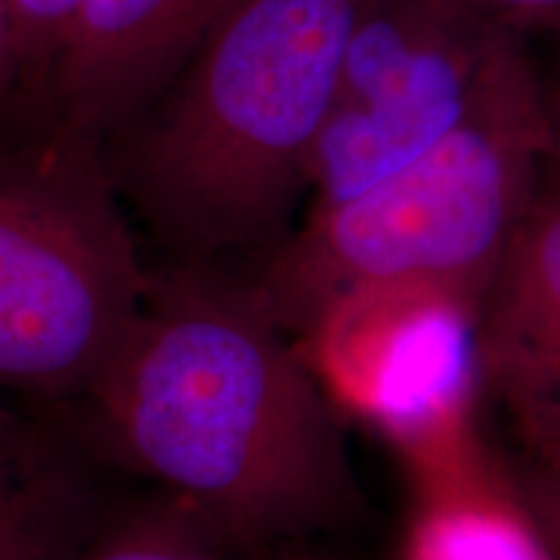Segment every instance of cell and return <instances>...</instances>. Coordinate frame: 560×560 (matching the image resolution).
I'll return each instance as SVG.
<instances>
[{"mask_svg":"<svg viewBox=\"0 0 560 560\" xmlns=\"http://www.w3.org/2000/svg\"><path fill=\"white\" fill-rule=\"evenodd\" d=\"M444 3L516 37L529 30L560 26V0H444Z\"/></svg>","mask_w":560,"mask_h":560,"instance_id":"cell-13","label":"cell"},{"mask_svg":"<svg viewBox=\"0 0 560 560\" xmlns=\"http://www.w3.org/2000/svg\"><path fill=\"white\" fill-rule=\"evenodd\" d=\"M19 91V50L11 0H0V120L13 115Z\"/></svg>","mask_w":560,"mask_h":560,"instance_id":"cell-15","label":"cell"},{"mask_svg":"<svg viewBox=\"0 0 560 560\" xmlns=\"http://www.w3.org/2000/svg\"><path fill=\"white\" fill-rule=\"evenodd\" d=\"M149 285L104 143L58 125L0 143V397H81Z\"/></svg>","mask_w":560,"mask_h":560,"instance_id":"cell-4","label":"cell"},{"mask_svg":"<svg viewBox=\"0 0 560 560\" xmlns=\"http://www.w3.org/2000/svg\"><path fill=\"white\" fill-rule=\"evenodd\" d=\"M475 319L457 293L397 280L342 293L299 338L335 410L397 454L416 495L501 470L478 425Z\"/></svg>","mask_w":560,"mask_h":560,"instance_id":"cell-5","label":"cell"},{"mask_svg":"<svg viewBox=\"0 0 560 560\" xmlns=\"http://www.w3.org/2000/svg\"><path fill=\"white\" fill-rule=\"evenodd\" d=\"M242 0H81L55 62L45 125L100 138L136 120Z\"/></svg>","mask_w":560,"mask_h":560,"instance_id":"cell-8","label":"cell"},{"mask_svg":"<svg viewBox=\"0 0 560 560\" xmlns=\"http://www.w3.org/2000/svg\"><path fill=\"white\" fill-rule=\"evenodd\" d=\"M509 37L444 0H361L314 145L310 210L353 198L450 136Z\"/></svg>","mask_w":560,"mask_h":560,"instance_id":"cell-6","label":"cell"},{"mask_svg":"<svg viewBox=\"0 0 560 560\" xmlns=\"http://www.w3.org/2000/svg\"><path fill=\"white\" fill-rule=\"evenodd\" d=\"M79 5L81 0H11L19 50V91L11 117L24 125L21 132L45 122L55 62Z\"/></svg>","mask_w":560,"mask_h":560,"instance_id":"cell-12","label":"cell"},{"mask_svg":"<svg viewBox=\"0 0 560 560\" xmlns=\"http://www.w3.org/2000/svg\"><path fill=\"white\" fill-rule=\"evenodd\" d=\"M516 486H520L522 499L529 506L532 516H535L552 556L560 560V486L529 478V475H522Z\"/></svg>","mask_w":560,"mask_h":560,"instance_id":"cell-14","label":"cell"},{"mask_svg":"<svg viewBox=\"0 0 560 560\" xmlns=\"http://www.w3.org/2000/svg\"><path fill=\"white\" fill-rule=\"evenodd\" d=\"M480 397L524 475L560 486V161L550 159L475 319Z\"/></svg>","mask_w":560,"mask_h":560,"instance_id":"cell-7","label":"cell"},{"mask_svg":"<svg viewBox=\"0 0 560 560\" xmlns=\"http://www.w3.org/2000/svg\"><path fill=\"white\" fill-rule=\"evenodd\" d=\"M361 0H242L177 79L104 140L170 260L270 255L291 234Z\"/></svg>","mask_w":560,"mask_h":560,"instance_id":"cell-2","label":"cell"},{"mask_svg":"<svg viewBox=\"0 0 560 560\" xmlns=\"http://www.w3.org/2000/svg\"><path fill=\"white\" fill-rule=\"evenodd\" d=\"M47 410L102 467L179 501L252 560L359 514L342 416L255 280L223 262L149 268L115 359Z\"/></svg>","mask_w":560,"mask_h":560,"instance_id":"cell-1","label":"cell"},{"mask_svg":"<svg viewBox=\"0 0 560 560\" xmlns=\"http://www.w3.org/2000/svg\"><path fill=\"white\" fill-rule=\"evenodd\" d=\"M400 560H556L516 480H486L416 495Z\"/></svg>","mask_w":560,"mask_h":560,"instance_id":"cell-10","label":"cell"},{"mask_svg":"<svg viewBox=\"0 0 560 560\" xmlns=\"http://www.w3.org/2000/svg\"><path fill=\"white\" fill-rule=\"evenodd\" d=\"M52 410L0 397V560H81L112 499Z\"/></svg>","mask_w":560,"mask_h":560,"instance_id":"cell-9","label":"cell"},{"mask_svg":"<svg viewBox=\"0 0 560 560\" xmlns=\"http://www.w3.org/2000/svg\"><path fill=\"white\" fill-rule=\"evenodd\" d=\"M550 102V120H552V159L560 161V79L556 89L548 91Z\"/></svg>","mask_w":560,"mask_h":560,"instance_id":"cell-16","label":"cell"},{"mask_svg":"<svg viewBox=\"0 0 560 560\" xmlns=\"http://www.w3.org/2000/svg\"><path fill=\"white\" fill-rule=\"evenodd\" d=\"M550 159L548 91L511 34L450 136L353 198L310 210L252 280L296 342L359 285L431 283L480 306Z\"/></svg>","mask_w":560,"mask_h":560,"instance_id":"cell-3","label":"cell"},{"mask_svg":"<svg viewBox=\"0 0 560 560\" xmlns=\"http://www.w3.org/2000/svg\"><path fill=\"white\" fill-rule=\"evenodd\" d=\"M81 560H252L198 514L151 490L112 501Z\"/></svg>","mask_w":560,"mask_h":560,"instance_id":"cell-11","label":"cell"}]
</instances>
